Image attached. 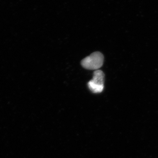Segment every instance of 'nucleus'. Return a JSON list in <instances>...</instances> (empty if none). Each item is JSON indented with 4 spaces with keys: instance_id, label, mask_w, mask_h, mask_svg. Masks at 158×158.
I'll return each instance as SVG.
<instances>
[{
    "instance_id": "nucleus-2",
    "label": "nucleus",
    "mask_w": 158,
    "mask_h": 158,
    "mask_svg": "<svg viewBox=\"0 0 158 158\" xmlns=\"http://www.w3.org/2000/svg\"><path fill=\"white\" fill-rule=\"evenodd\" d=\"M105 80V74L102 70L94 71L93 79L88 83L89 89L93 93H101L104 88Z\"/></svg>"
},
{
    "instance_id": "nucleus-1",
    "label": "nucleus",
    "mask_w": 158,
    "mask_h": 158,
    "mask_svg": "<svg viewBox=\"0 0 158 158\" xmlns=\"http://www.w3.org/2000/svg\"><path fill=\"white\" fill-rule=\"evenodd\" d=\"M104 57L102 53L97 52L90 54L81 62L84 68L89 70H98L103 64Z\"/></svg>"
}]
</instances>
